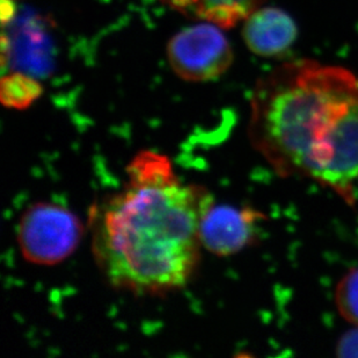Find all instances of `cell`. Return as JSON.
Returning <instances> with one entry per match:
<instances>
[{"instance_id": "cell-10", "label": "cell", "mask_w": 358, "mask_h": 358, "mask_svg": "<svg viewBox=\"0 0 358 358\" xmlns=\"http://www.w3.org/2000/svg\"><path fill=\"white\" fill-rule=\"evenodd\" d=\"M338 352L341 356L358 357V328L349 331L341 338V341L338 342Z\"/></svg>"}, {"instance_id": "cell-8", "label": "cell", "mask_w": 358, "mask_h": 358, "mask_svg": "<svg viewBox=\"0 0 358 358\" xmlns=\"http://www.w3.org/2000/svg\"><path fill=\"white\" fill-rule=\"evenodd\" d=\"M43 91L40 81L26 72H10L0 81V100L6 108L17 110L29 108L41 98Z\"/></svg>"}, {"instance_id": "cell-4", "label": "cell", "mask_w": 358, "mask_h": 358, "mask_svg": "<svg viewBox=\"0 0 358 358\" xmlns=\"http://www.w3.org/2000/svg\"><path fill=\"white\" fill-rule=\"evenodd\" d=\"M167 58L179 78L206 83L220 78L234 63V50L222 27L210 22L185 28L167 44Z\"/></svg>"}, {"instance_id": "cell-6", "label": "cell", "mask_w": 358, "mask_h": 358, "mask_svg": "<svg viewBox=\"0 0 358 358\" xmlns=\"http://www.w3.org/2000/svg\"><path fill=\"white\" fill-rule=\"evenodd\" d=\"M243 22V42L261 57H280L297 40V24L278 7H257Z\"/></svg>"}, {"instance_id": "cell-2", "label": "cell", "mask_w": 358, "mask_h": 358, "mask_svg": "<svg viewBox=\"0 0 358 358\" xmlns=\"http://www.w3.org/2000/svg\"><path fill=\"white\" fill-rule=\"evenodd\" d=\"M128 185L92 215L93 253L109 283L137 294L185 287L201 257V223L213 206L203 187L182 185L165 156L142 152Z\"/></svg>"}, {"instance_id": "cell-3", "label": "cell", "mask_w": 358, "mask_h": 358, "mask_svg": "<svg viewBox=\"0 0 358 358\" xmlns=\"http://www.w3.org/2000/svg\"><path fill=\"white\" fill-rule=\"evenodd\" d=\"M83 225L64 206L38 202L27 209L17 227V243L26 260L54 266L68 259L80 243Z\"/></svg>"}, {"instance_id": "cell-5", "label": "cell", "mask_w": 358, "mask_h": 358, "mask_svg": "<svg viewBox=\"0 0 358 358\" xmlns=\"http://www.w3.org/2000/svg\"><path fill=\"white\" fill-rule=\"evenodd\" d=\"M264 217L257 210L211 206L201 223L202 247L217 257H229L253 245Z\"/></svg>"}, {"instance_id": "cell-11", "label": "cell", "mask_w": 358, "mask_h": 358, "mask_svg": "<svg viewBox=\"0 0 358 358\" xmlns=\"http://www.w3.org/2000/svg\"><path fill=\"white\" fill-rule=\"evenodd\" d=\"M17 13V3L15 0H0V14L1 24L6 27L7 24L15 19Z\"/></svg>"}, {"instance_id": "cell-1", "label": "cell", "mask_w": 358, "mask_h": 358, "mask_svg": "<svg viewBox=\"0 0 358 358\" xmlns=\"http://www.w3.org/2000/svg\"><path fill=\"white\" fill-rule=\"evenodd\" d=\"M248 136L284 178H304L354 204L358 185V78L341 66L289 62L257 81Z\"/></svg>"}, {"instance_id": "cell-9", "label": "cell", "mask_w": 358, "mask_h": 358, "mask_svg": "<svg viewBox=\"0 0 358 358\" xmlns=\"http://www.w3.org/2000/svg\"><path fill=\"white\" fill-rule=\"evenodd\" d=\"M335 305L343 319L358 327V268H354L338 282Z\"/></svg>"}, {"instance_id": "cell-7", "label": "cell", "mask_w": 358, "mask_h": 358, "mask_svg": "<svg viewBox=\"0 0 358 358\" xmlns=\"http://www.w3.org/2000/svg\"><path fill=\"white\" fill-rule=\"evenodd\" d=\"M169 8L194 20L215 24L224 29L237 26L264 0H159Z\"/></svg>"}]
</instances>
